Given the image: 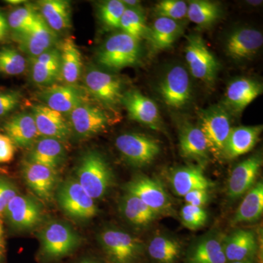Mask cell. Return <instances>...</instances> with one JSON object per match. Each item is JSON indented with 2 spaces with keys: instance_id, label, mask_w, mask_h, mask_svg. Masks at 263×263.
<instances>
[{
  "instance_id": "cell-15",
  "label": "cell",
  "mask_w": 263,
  "mask_h": 263,
  "mask_svg": "<svg viewBox=\"0 0 263 263\" xmlns=\"http://www.w3.org/2000/svg\"><path fill=\"white\" fill-rule=\"evenodd\" d=\"M10 226L17 230L32 229L42 219V209L35 200L28 196L18 195L13 197L5 209Z\"/></svg>"
},
{
  "instance_id": "cell-4",
  "label": "cell",
  "mask_w": 263,
  "mask_h": 263,
  "mask_svg": "<svg viewBox=\"0 0 263 263\" xmlns=\"http://www.w3.org/2000/svg\"><path fill=\"white\" fill-rule=\"evenodd\" d=\"M185 57L193 77L208 86L214 84L219 72V64L201 36L198 34L186 36Z\"/></svg>"
},
{
  "instance_id": "cell-24",
  "label": "cell",
  "mask_w": 263,
  "mask_h": 263,
  "mask_svg": "<svg viewBox=\"0 0 263 263\" xmlns=\"http://www.w3.org/2000/svg\"><path fill=\"white\" fill-rule=\"evenodd\" d=\"M223 249L228 262L252 260L257 253V238L252 230H237L223 241Z\"/></svg>"
},
{
  "instance_id": "cell-18",
  "label": "cell",
  "mask_w": 263,
  "mask_h": 263,
  "mask_svg": "<svg viewBox=\"0 0 263 263\" xmlns=\"http://www.w3.org/2000/svg\"><path fill=\"white\" fill-rule=\"evenodd\" d=\"M32 116L40 136L65 141L70 135V127L63 114L43 105H34Z\"/></svg>"
},
{
  "instance_id": "cell-8",
  "label": "cell",
  "mask_w": 263,
  "mask_h": 263,
  "mask_svg": "<svg viewBox=\"0 0 263 263\" xmlns=\"http://www.w3.org/2000/svg\"><path fill=\"white\" fill-rule=\"evenodd\" d=\"M116 146L132 165L144 167L155 160L160 154V143L146 135L125 133L117 137Z\"/></svg>"
},
{
  "instance_id": "cell-12",
  "label": "cell",
  "mask_w": 263,
  "mask_h": 263,
  "mask_svg": "<svg viewBox=\"0 0 263 263\" xmlns=\"http://www.w3.org/2000/svg\"><path fill=\"white\" fill-rule=\"evenodd\" d=\"M127 193L136 195L156 214H167L172 210L169 195L157 180L137 176L126 185Z\"/></svg>"
},
{
  "instance_id": "cell-53",
  "label": "cell",
  "mask_w": 263,
  "mask_h": 263,
  "mask_svg": "<svg viewBox=\"0 0 263 263\" xmlns=\"http://www.w3.org/2000/svg\"><path fill=\"white\" fill-rule=\"evenodd\" d=\"M79 263H98L95 262L94 260H91V259H84V260L81 261V262Z\"/></svg>"
},
{
  "instance_id": "cell-21",
  "label": "cell",
  "mask_w": 263,
  "mask_h": 263,
  "mask_svg": "<svg viewBox=\"0 0 263 263\" xmlns=\"http://www.w3.org/2000/svg\"><path fill=\"white\" fill-rule=\"evenodd\" d=\"M40 98L48 108L63 114H70L84 103L80 90L71 85H52L40 94Z\"/></svg>"
},
{
  "instance_id": "cell-28",
  "label": "cell",
  "mask_w": 263,
  "mask_h": 263,
  "mask_svg": "<svg viewBox=\"0 0 263 263\" xmlns=\"http://www.w3.org/2000/svg\"><path fill=\"white\" fill-rule=\"evenodd\" d=\"M7 136L15 146L28 148L37 141L39 133L32 114L22 113L15 115L4 125Z\"/></svg>"
},
{
  "instance_id": "cell-30",
  "label": "cell",
  "mask_w": 263,
  "mask_h": 263,
  "mask_svg": "<svg viewBox=\"0 0 263 263\" xmlns=\"http://www.w3.org/2000/svg\"><path fill=\"white\" fill-rule=\"evenodd\" d=\"M38 10L48 27L53 32H62L71 27L70 3L64 0H43L38 2Z\"/></svg>"
},
{
  "instance_id": "cell-14",
  "label": "cell",
  "mask_w": 263,
  "mask_h": 263,
  "mask_svg": "<svg viewBox=\"0 0 263 263\" xmlns=\"http://www.w3.org/2000/svg\"><path fill=\"white\" fill-rule=\"evenodd\" d=\"M17 37L21 49L30 58L54 48L57 40L56 32L48 27L39 12L32 27Z\"/></svg>"
},
{
  "instance_id": "cell-9",
  "label": "cell",
  "mask_w": 263,
  "mask_h": 263,
  "mask_svg": "<svg viewBox=\"0 0 263 263\" xmlns=\"http://www.w3.org/2000/svg\"><path fill=\"white\" fill-rule=\"evenodd\" d=\"M57 200L62 210L76 219H89L98 214L95 200L84 191L76 180L65 181L57 192Z\"/></svg>"
},
{
  "instance_id": "cell-17",
  "label": "cell",
  "mask_w": 263,
  "mask_h": 263,
  "mask_svg": "<svg viewBox=\"0 0 263 263\" xmlns=\"http://www.w3.org/2000/svg\"><path fill=\"white\" fill-rule=\"evenodd\" d=\"M262 93V85L249 78L232 81L227 87L224 107L228 111L240 114Z\"/></svg>"
},
{
  "instance_id": "cell-51",
  "label": "cell",
  "mask_w": 263,
  "mask_h": 263,
  "mask_svg": "<svg viewBox=\"0 0 263 263\" xmlns=\"http://www.w3.org/2000/svg\"><path fill=\"white\" fill-rule=\"evenodd\" d=\"M3 233H4V230H3V224L2 222L1 219H0V239L3 238Z\"/></svg>"
},
{
  "instance_id": "cell-39",
  "label": "cell",
  "mask_w": 263,
  "mask_h": 263,
  "mask_svg": "<svg viewBox=\"0 0 263 263\" xmlns=\"http://www.w3.org/2000/svg\"><path fill=\"white\" fill-rule=\"evenodd\" d=\"M27 62L23 55L10 48L0 49V73L18 76L27 68Z\"/></svg>"
},
{
  "instance_id": "cell-5",
  "label": "cell",
  "mask_w": 263,
  "mask_h": 263,
  "mask_svg": "<svg viewBox=\"0 0 263 263\" xmlns=\"http://www.w3.org/2000/svg\"><path fill=\"white\" fill-rule=\"evenodd\" d=\"M99 240L111 263H137L143 254L141 240L122 230H104Z\"/></svg>"
},
{
  "instance_id": "cell-41",
  "label": "cell",
  "mask_w": 263,
  "mask_h": 263,
  "mask_svg": "<svg viewBox=\"0 0 263 263\" xmlns=\"http://www.w3.org/2000/svg\"><path fill=\"white\" fill-rule=\"evenodd\" d=\"M187 3L181 0H162L156 4L155 11L158 17L177 21L186 18Z\"/></svg>"
},
{
  "instance_id": "cell-13",
  "label": "cell",
  "mask_w": 263,
  "mask_h": 263,
  "mask_svg": "<svg viewBox=\"0 0 263 263\" xmlns=\"http://www.w3.org/2000/svg\"><path fill=\"white\" fill-rule=\"evenodd\" d=\"M122 104L127 110L131 120L141 123L148 127L161 129V118L157 104L136 89L124 91Z\"/></svg>"
},
{
  "instance_id": "cell-16",
  "label": "cell",
  "mask_w": 263,
  "mask_h": 263,
  "mask_svg": "<svg viewBox=\"0 0 263 263\" xmlns=\"http://www.w3.org/2000/svg\"><path fill=\"white\" fill-rule=\"evenodd\" d=\"M262 44L263 35L260 31L241 27L230 33L226 41V51L233 60H248L258 53Z\"/></svg>"
},
{
  "instance_id": "cell-23",
  "label": "cell",
  "mask_w": 263,
  "mask_h": 263,
  "mask_svg": "<svg viewBox=\"0 0 263 263\" xmlns=\"http://www.w3.org/2000/svg\"><path fill=\"white\" fill-rule=\"evenodd\" d=\"M23 174L27 186L42 200L51 199L57 183L56 170L26 160Z\"/></svg>"
},
{
  "instance_id": "cell-36",
  "label": "cell",
  "mask_w": 263,
  "mask_h": 263,
  "mask_svg": "<svg viewBox=\"0 0 263 263\" xmlns=\"http://www.w3.org/2000/svg\"><path fill=\"white\" fill-rule=\"evenodd\" d=\"M181 252L177 240L162 235L155 237L148 246V255L155 263H177Z\"/></svg>"
},
{
  "instance_id": "cell-3",
  "label": "cell",
  "mask_w": 263,
  "mask_h": 263,
  "mask_svg": "<svg viewBox=\"0 0 263 263\" xmlns=\"http://www.w3.org/2000/svg\"><path fill=\"white\" fill-rule=\"evenodd\" d=\"M199 128L206 140L209 152L216 158L223 157L231 131L230 112L224 105H214L198 112Z\"/></svg>"
},
{
  "instance_id": "cell-33",
  "label": "cell",
  "mask_w": 263,
  "mask_h": 263,
  "mask_svg": "<svg viewBox=\"0 0 263 263\" xmlns=\"http://www.w3.org/2000/svg\"><path fill=\"white\" fill-rule=\"evenodd\" d=\"M262 212L263 184L259 181L247 193L235 213L233 221L235 224L253 222L258 220Z\"/></svg>"
},
{
  "instance_id": "cell-25",
  "label": "cell",
  "mask_w": 263,
  "mask_h": 263,
  "mask_svg": "<svg viewBox=\"0 0 263 263\" xmlns=\"http://www.w3.org/2000/svg\"><path fill=\"white\" fill-rule=\"evenodd\" d=\"M182 32L183 25L179 22L158 17L148 27L146 40L154 51H163L172 47Z\"/></svg>"
},
{
  "instance_id": "cell-42",
  "label": "cell",
  "mask_w": 263,
  "mask_h": 263,
  "mask_svg": "<svg viewBox=\"0 0 263 263\" xmlns=\"http://www.w3.org/2000/svg\"><path fill=\"white\" fill-rule=\"evenodd\" d=\"M181 217L183 226L190 229L196 230L205 224L208 214L202 207L186 204L181 209Z\"/></svg>"
},
{
  "instance_id": "cell-34",
  "label": "cell",
  "mask_w": 263,
  "mask_h": 263,
  "mask_svg": "<svg viewBox=\"0 0 263 263\" xmlns=\"http://www.w3.org/2000/svg\"><path fill=\"white\" fill-rule=\"evenodd\" d=\"M120 209L123 216L129 223L138 227L148 226L157 216L141 199L128 193L123 197Z\"/></svg>"
},
{
  "instance_id": "cell-44",
  "label": "cell",
  "mask_w": 263,
  "mask_h": 263,
  "mask_svg": "<svg viewBox=\"0 0 263 263\" xmlns=\"http://www.w3.org/2000/svg\"><path fill=\"white\" fill-rule=\"evenodd\" d=\"M20 103V95L15 91L0 92V117L14 110Z\"/></svg>"
},
{
  "instance_id": "cell-11",
  "label": "cell",
  "mask_w": 263,
  "mask_h": 263,
  "mask_svg": "<svg viewBox=\"0 0 263 263\" xmlns=\"http://www.w3.org/2000/svg\"><path fill=\"white\" fill-rule=\"evenodd\" d=\"M72 129L81 138H89L105 131L111 124V117L98 105L84 102L70 114Z\"/></svg>"
},
{
  "instance_id": "cell-7",
  "label": "cell",
  "mask_w": 263,
  "mask_h": 263,
  "mask_svg": "<svg viewBox=\"0 0 263 263\" xmlns=\"http://www.w3.org/2000/svg\"><path fill=\"white\" fill-rule=\"evenodd\" d=\"M158 91L170 108L177 110L184 108L193 98V86L188 71L181 65L171 67L160 81Z\"/></svg>"
},
{
  "instance_id": "cell-22",
  "label": "cell",
  "mask_w": 263,
  "mask_h": 263,
  "mask_svg": "<svg viewBox=\"0 0 263 263\" xmlns=\"http://www.w3.org/2000/svg\"><path fill=\"white\" fill-rule=\"evenodd\" d=\"M179 147L181 155L184 158L203 164L209 158V147L203 133L197 126L183 122L179 133Z\"/></svg>"
},
{
  "instance_id": "cell-19",
  "label": "cell",
  "mask_w": 263,
  "mask_h": 263,
  "mask_svg": "<svg viewBox=\"0 0 263 263\" xmlns=\"http://www.w3.org/2000/svg\"><path fill=\"white\" fill-rule=\"evenodd\" d=\"M260 155H255L238 164L233 169L228 181V195L238 199L253 187L262 166Z\"/></svg>"
},
{
  "instance_id": "cell-46",
  "label": "cell",
  "mask_w": 263,
  "mask_h": 263,
  "mask_svg": "<svg viewBox=\"0 0 263 263\" xmlns=\"http://www.w3.org/2000/svg\"><path fill=\"white\" fill-rule=\"evenodd\" d=\"M184 200L188 205L202 207L207 203L209 199L208 190H195L185 195Z\"/></svg>"
},
{
  "instance_id": "cell-52",
  "label": "cell",
  "mask_w": 263,
  "mask_h": 263,
  "mask_svg": "<svg viewBox=\"0 0 263 263\" xmlns=\"http://www.w3.org/2000/svg\"><path fill=\"white\" fill-rule=\"evenodd\" d=\"M230 263H254L252 260H243V261H235V262H230Z\"/></svg>"
},
{
  "instance_id": "cell-10",
  "label": "cell",
  "mask_w": 263,
  "mask_h": 263,
  "mask_svg": "<svg viewBox=\"0 0 263 263\" xmlns=\"http://www.w3.org/2000/svg\"><path fill=\"white\" fill-rule=\"evenodd\" d=\"M84 81L90 94L104 106L111 108L122 103L124 83L119 76L91 69L86 72Z\"/></svg>"
},
{
  "instance_id": "cell-26",
  "label": "cell",
  "mask_w": 263,
  "mask_h": 263,
  "mask_svg": "<svg viewBox=\"0 0 263 263\" xmlns=\"http://www.w3.org/2000/svg\"><path fill=\"white\" fill-rule=\"evenodd\" d=\"M262 131V125L232 128L223 157L234 159L248 153L257 144Z\"/></svg>"
},
{
  "instance_id": "cell-49",
  "label": "cell",
  "mask_w": 263,
  "mask_h": 263,
  "mask_svg": "<svg viewBox=\"0 0 263 263\" xmlns=\"http://www.w3.org/2000/svg\"><path fill=\"white\" fill-rule=\"evenodd\" d=\"M5 248L4 242H3V238L0 239V263H3V259L5 257Z\"/></svg>"
},
{
  "instance_id": "cell-40",
  "label": "cell",
  "mask_w": 263,
  "mask_h": 263,
  "mask_svg": "<svg viewBox=\"0 0 263 263\" xmlns=\"http://www.w3.org/2000/svg\"><path fill=\"white\" fill-rule=\"evenodd\" d=\"M125 9V5L120 0H108L100 4L99 16L107 28L120 29L121 19Z\"/></svg>"
},
{
  "instance_id": "cell-35",
  "label": "cell",
  "mask_w": 263,
  "mask_h": 263,
  "mask_svg": "<svg viewBox=\"0 0 263 263\" xmlns=\"http://www.w3.org/2000/svg\"><path fill=\"white\" fill-rule=\"evenodd\" d=\"M187 6L186 17L198 27H210L222 15L220 5L214 2L194 0L190 2Z\"/></svg>"
},
{
  "instance_id": "cell-20",
  "label": "cell",
  "mask_w": 263,
  "mask_h": 263,
  "mask_svg": "<svg viewBox=\"0 0 263 263\" xmlns=\"http://www.w3.org/2000/svg\"><path fill=\"white\" fill-rule=\"evenodd\" d=\"M30 74L34 84L50 86L61 78V55L54 47L40 56L29 59Z\"/></svg>"
},
{
  "instance_id": "cell-2",
  "label": "cell",
  "mask_w": 263,
  "mask_h": 263,
  "mask_svg": "<svg viewBox=\"0 0 263 263\" xmlns=\"http://www.w3.org/2000/svg\"><path fill=\"white\" fill-rule=\"evenodd\" d=\"M113 175L105 158L95 151L81 157L77 170L78 183L93 200L103 197L111 186Z\"/></svg>"
},
{
  "instance_id": "cell-31",
  "label": "cell",
  "mask_w": 263,
  "mask_h": 263,
  "mask_svg": "<svg viewBox=\"0 0 263 263\" xmlns=\"http://www.w3.org/2000/svg\"><path fill=\"white\" fill-rule=\"evenodd\" d=\"M223 240L209 237L199 240L188 249L184 263H227Z\"/></svg>"
},
{
  "instance_id": "cell-45",
  "label": "cell",
  "mask_w": 263,
  "mask_h": 263,
  "mask_svg": "<svg viewBox=\"0 0 263 263\" xmlns=\"http://www.w3.org/2000/svg\"><path fill=\"white\" fill-rule=\"evenodd\" d=\"M15 145L7 135L0 133V163H7L13 160Z\"/></svg>"
},
{
  "instance_id": "cell-37",
  "label": "cell",
  "mask_w": 263,
  "mask_h": 263,
  "mask_svg": "<svg viewBox=\"0 0 263 263\" xmlns=\"http://www.w3.org/2000/svg\"><path fill=\"white\" fill-rule=\"evenodd\" d=\"M120 29L138 41L146 39L148 27L143 9L126 8L121 19Z\"/></svg>"
},
{
  "instance_id": "cell-50",
  "label": "cell",
  "mask_w": 263,
  "mask_h": 263,
  "mask_svg": "<svg viewBox=\"0 0 263 263\" xmlns=\"http://www.w3.org/2000/svg\"><path fill=\"white\" fill-rule=\"evenodd\" d=\"M6 3L9 5H18L23 4V3H26V2L23 1V0H8V1H6Z\"/></svg>"
},
{
  "instance_id": "cell-6",
  "label": "cell",
  "mask_w": 263,
  "mask_h": 263,
  "mask_svg": "<svg viewBox=\"0 0 263 263\" xmlns=\"http://www.w3.org/2000/svg\"><path fill=\"white\" fill-rule=\"evenodd\" d=\"M41 252L45 258L54 260L72 253L80 243V238L70 226L62 222L50 223L41 236Z\"/></svg>"
},
{
  "instance_id": "cell-48",
  "label": "cell",
  "mask_w": 263,
  "mask_h": 263,
  "mask_svg": "<svg viewBox=\"0 0 263 263\" xmlns=\"http://www.w3.org/2000/svg\"><path fill=\"white\" fill-rule=\"evenodd\" d=\"M123 4L127 8H134V9H142L141 2L137 0H123Z\"/></svg>"
},
{
  "instance_id": "cell-38",
  "label": "cell",
  "mask_w": 263,
  "mask_h": 263,
  "mask_svg": "<svg viewBox=\"0 0 263 263\" xmlns=\"http://www.w3.org/2000/svg\"><path fill=\"white\" fill-rule=\"evenodd\" d=\"M38 12L33 5L27 4L12 11L8 17L9 28L16 33V35L28 31L32 27Z\"/></svg>"
},
{
  "instance_id": "cell-32",
  "label": "cell",
  "mask_w": 263,
  "mask_h": 263,
  "mask_svg": "<svg viewBox=\"0 0 263 263\" xmlns=\"http://www.w3.org/2000/svg\"><path fill=\"white\" fill-rule=\"evenodd\" d=\"M61 55V79L67 85L74 86L81 74L82 58L72 37L62 41L60 48Z\"/></svg>"
},
{
  "instance_id": "cell-47",
  "label": "cell",
  "mask_w": 263,
  "mask_h": 263,
  "mask_svg": "<svg viewBox=\"0 0 263 263\" xmlns=\"http://www.w3.org/2000/svg\"><path fill=\"white\" fill-rule=\"evenodd\" d=\"M8 29H9V25H8V20L3 13L0 12V41L4 39L8 33Z\"/></svg>"
},
{
  "instance_id": "cell-43",
  "label": "cell",
  "mask_w": 263,
  "mask_h": 263,
  "mask_svg": "<svg viewBox=\"0 0 263 263\" xmlns=\"http://www.w3.org/2000/svg\"><path fill=\"white\" fill-rule=\"evenodd\" d=\"M17 195L18 192L14 185L8 180L0 178V216L4 215L8 203Z\"/></svg>"
},
{
  "instance_id": "cell-29",
  "label": "cell",
  "mask_w": 263,
  "mask_h": 263,
  "mask_svg": "<svg viewBox=\"0 0 263 263\" xmlns=\"http://www.w3.org/2000/svg\"><path fill=\"white\" fill-rule=\"evenodd\" d=\"M32 147L27 161L32 163L56 170L65 160V147L58 140L43 138L36 141Z\"/></svg>"
},
{
  "instance_id": "cell-1",
  "label": "cell",
  "mask_w": 263,
  "mask_h": 263,
  "mask_svg": "<svg viewBox=\"0 0 263 263\" xmlns=\"http://www.w3.org/2000/svg\"><path fill=\"white\" fill-rule=\"evenodd\" d=\"M142 55L140 41L124 32L109 37L99 49L98 63L110 70L137 65Z\"/></svg>"
},
{
  "instance_id": "cell-27",
  "label": "cell",
  "mask_w": 263,
  "mask_h": 263,
  "mask_svg": "<svg viewBox=\"0 0 263 263\" xmlns=\"http://www.w3.org/2000/svg\"><path fill=\"white\" fill-rule=\"evenodd\" d=\"M169 181L174 193L183 197L195 190H209L212 183L205 177L201 167L187 166L171 171Z\"/></svg>"
}]
</instances>
